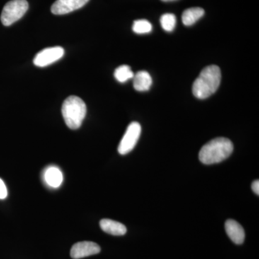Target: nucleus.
Here are the masks:
<instances>
[{
    "label": "nucleus",
    "instance_id": "nucleus-1",
    "mask_svg": "<svg viewBox=\"0 0 259 259\" xmlns=\"http://www.w3.org/2000/svg\"><path fill=\"white\" fill-rule=\"evenodd\" d=\"M221 81V71L216 65L204 68L192 85V93L199 100L212 96L217 91Z\"/></svg>",
    "mask_w": 259,
    "mask_h": 259
},
{
    "label": "nucleus",
    "instance_id": "nucleus-2",
    "mask_svg": "<svg viewBox=\"0 0 259 259\" xmlns=\"http://www.w3.org/2000/svg\"><path fill=\"white\" fill-rule=\"evenodd\" d=\"M233 151V143L226 138H216L202 146L199 158L206 165L221 163L227 159Z\"/></svg>",
    "mask_w": 259,
    "mask_h": 259
},
{
    "label": "nucleus",
    "instance_id": "nucleus-3",
    "mask_svg": "<svg viewBox=\"0 0 259 259\" xmlns=\"http://www.w3.org/2000/svg\"><path fill=\"white\" fill-rule=\"evenodd\" d=\"M63 117L70 129L79 128L87 114V106L79 97L70 96L63 103Z\"/></svg>",
    "mask_w": 259,
    "mask_h": 259
},
{
    "label": "nucleus",
    "instance_id": "nucleus-4",
    "mask_svg": "<svg viewBox=\"0 0 259 259\" xmlns=\"http://www.w3.org/2000/svg\"><path fill=\"white\" fill-rule=\"evenodd\" d=\"M26 0H12L5 5L1 14L2 23L5 26H10L18 21L28 10Z\"/></svg>",
    "mask_w": 259,
    "mask_h": 259
},
{
    "label": "nucleus",
    "instance_id": "nucleus-5",
    "mask_svg": "<svg viewBox=\"0 0 259 259\" xmlns=\"http://www.w3.org/2000/svg\"><path fill=\"white\" fill-rule=\"evenodd\" d=\"M141 134V126L139 122H131L119 144L117 148L119 153L125 155L131 152L137 144Z\"/></svg>",
    "mask_w": 259,
    "mask_h": 259
},
{
    "label": "nucleus",
    "instance_id": "nucleus-6",
    "mask_svg": "<svg viewBox=\"0 0 259 259\" xmlns=\"http://www.w3.org/2000/svg\"><path fill=\"white\" fill-rule=\"evenodd\" d=\"M64 55L62 47L48 48L40 51L34 58V64L38 67H45L61 59Z\"/></svg>",
    "mask_w": 259,
    "mask_h": 259
},
{
    "label": "nucleus",
    "instance_id": "nucleus-7",
    "mask_svg": "<svg viewBox=\"0 0 259 259\" xmlns=\"http://www.w3.org/2000/svg\"><path fill=\"white\" fill-rule=\"evenodd\" d=\"M101 248L96 243L91 241H82L75 243L71 248L70 255L74 259H79L97 254Z\"/></svg>",
    "mask_w": 259,
    "mask_h": 259
},
{
    "label": "nucleus",
    "instance_id": "nucleus-8",
    "mask_svg": "<svg viewBox=\"0 0 259 259\" xmlns=\"http://www.w3.org/2000/svg\"><path fill=\"white\" fill-rule=\"evenodd\" d=\"M90 0H56L51 6V13L56 15L68 14L84 6Z\"/></svg>",
    "mask_w": 259,
    "mask_h": 259
},
{
    "label": "nucleus",
    "instance_id": "nucleus-9",
    "mask_svg": "<svg viewBox=\"0 0 259 259\" xmlns=\"http://www.w3.org/2000/svg\"><path fill=\"white\" fill-rule=\"evenodd\" d=\"M227 235L233 243L241 245L244 242L245 231L243 227L236 221L228 220L225 225Z\"/></svg>",
    "mask_w": 259,
    "mask_h": 259
},
{
    "label": "nucleus",
    "instance_id": "nucleus-10",
    "mask_svg": "<svg viewBox=\"0 0 259 259\" xmlns=\"http://www.w3.org/2000/svg\"><path fill=\"white\" fill-rule=\"evenodd\" d=\"M100 225L102 231L112 236H124L127 232V228L123 224L112 220H102Z\"/></svg>",
    "mask_w": 259,
    "mask_h": 259
},
{
    "label": "nucleus",
    "instance_id": "nucleus-11",
    "mask_svg": "<svg viewBox=\"0 0 259 259\" xmlns=\"http://www.w3.org/2000/svg\"><path fill=\"white\" fill-rule=\"evenodd\" d=\"M153 80L151 75L146 71H139L134 76V89L139 92H146L150 90Z\"/></svg>",
    "mask_w": 259,
    "mask_h": 259
},
{
    "label": "nucleus",
    "instance_id": "nucleus-12",
    "mask_svg": "<svg viewBox=\"0 0 259 259\" xmlns=\"http://www.w3.org/2000/svg\"><path fill=\"white\" fill-rule=\"evenodd\" d=\"M45 180L48 185L54 188L60 187L63 182V175L57 167L51 166L45 172Z\"/></svg>",
    "mask_w": 259,
    "mask_h": 259
},
{
    "label": "nucleus",
    "instance_id": "nucleus-13",
    "mask_svg": "<svg viewBox=\"0 0 259 259\" xmlns=\"http://www.w3.org/2000/svg\"><path fill=\"white\" fill-rule=\"evenodd\" d=\"M204 15V10L201 8H192L186 10L182 14V22L186 26L194 25Z\"/></svg>",
    "mask_w": 259,
    "mask_h": 259
},
{
    "label": "nucleus",
    "instance_id": "nucleus-14",
    "mask_svg": "<svg viewBox=\"0 0 259 259\" xmlns=\"http://www.w3.org/2000/svg\"><path fill=\"white\" fill-rule=\"evenodd\" d=\"M134 75L131 67L127 65H122L119 66L115 69L114 73L115 79L120 83H124L127 80L133 79Z\"/></svg>",
    "mask_w": 259,
    "mask_h": 259
},
{
    "label": "nucleus",
    "instance_id": "nucleus-15",
    "mask_svg": "<svg viewBox=\"0 0 259 259\" xmlns=\"http://www.w3.org/2000/svg\"><path fill=\"white\" fill-rule=\"evenodd\" d=\"M162 28L166 32H171L175 30L177 24V18L174 14L166 13L162 15L160 19Z\"/></svg>",
    "mask_w": 259,
    "mask_h": 259
},
{
    "label": "nucleus",
    "instance_id": "nucleus-16",
    "mask_svg": "<svg viewBox=\"0 0 259 259\" xmlns=\"http://www.w3.org/2000/svg\"><path fill=\"white\" fill-rule=\"evenodd\" d=\"M152 25L148 20H138L134 21L133 30L137 34H147L152 31Z\"/></svg>",
    "mask_w": 259,
    "mask_h": 259
},
{
    "label": "nucleus",
    "instance_id": "nucleus-17",
    "mask_svg": "<svg viewBox=\"0 0 259 259\" xmlns=\"http://www.w3.org/2000/svg\"><path fill=\"white\" fill-rule=\"evenodd\" d=\"M8 196V190L4 182L0 179V199H4Z\"/></svg>",
    "mask_w": 259,
    "mask_h": 259
},
{
    "label": "nucleus",
    "instance_id": "nucleus-18",
    "mask_svg": "<svg viewBox=\"0 0 259 259\" xmlns=\"http://www.w3.org/2000/svg\"><path fill=\"white\" fill-rule=\"evenodd\" d=\"M252 190H253V192H254L255 194H256L257 195L259 194V181L255 180L254 182L252 183L251 185Z\"/></svg>",
    "mask_w": 259,
    "mask_h": 259
},
{
    "label": "nucleus",
    "instance_id": "nucleus-19",
    "mask_svg": "<svg viewBox=\"0 0 259 259\" xmlns=\"http://www.w3.org/2000/svg\"><path fill=\"white\" fill-rule=\"evenodd\" d=\"M161 1L165 2V3H168V2L177 1V0H161Z\"/></svg>",
    "mask_w": 259,
    "mask_h": 259
}]
</instances>
